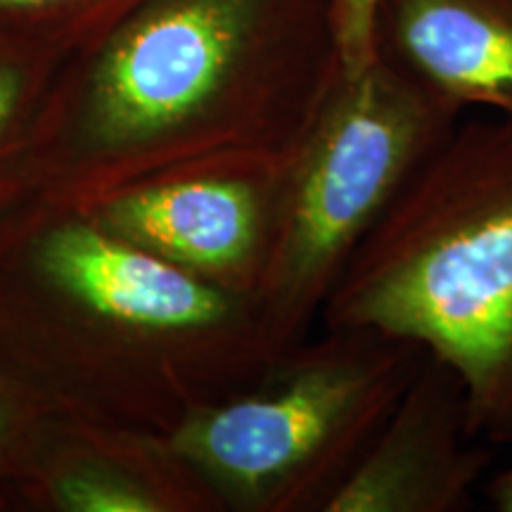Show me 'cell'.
Instances as JSON below:
<instances>
[{"label":"cell","instance_id":"277c9868","mask_svg":"<svg viewBox=\"0 0 512 512\" xmlns=\"http://www.w3.org/2000/svg\"><path fill=\"white\" fill-rule=\"evenodd\" d=\"M467 418L465 389L430 354L406 384L325 512H460L494 470Z\"/></svg>","mask_w":512,"mask_h":512},{"label":"cell","instance_id":"8fae6325","mask_svg":"<svg viewBox=\"0 0 512 512\" xmlns=\"http://www.w3.org/2000/svg\"><path fill=\"white\" fill-rule=\"evenodd\" d=\"M19 74L10 67H0V128L8 121L12 107L19 98Z\"/></svg>","mask_w":512,"mask_h":512},{"label":"cell","instance_id":"7a4b0ae2","mask_svg":"<svg viewBox=\"0 0 512 512\" xmlns=\"http://www.w3.org/2000/svg\"><path fill=\"white\" fill-rule=\"evenodd\" d=\"M463 112L380 57L342 72L283 176L261 275L275 339L325 309L358 247Z\"/></svg>","mask_w":512,"mask_h":512},{"label":"cell","instance_id":"6da1fadb","mask_svg":"<svg viewBox=\"0 0 512 512\" xmlns=\"http://www.w3.org/2000/svg\"><path fill=\"white\" fill-rule=\"evenodd\" d=\"M328 328L420 347L456 373L472 432L512 446V117L460 119L325 304Z\"/></svg>","mask_w":512,"mask_h":512},{"label":"cell","instance_id":"8992f818","mask_svg":"<svg viewBox=\"0 0 512 512\" xmlns=\"http://www.w3.org/2000/svg\"><path fill=\"white\" fill-rule=\"evenodd\" d=\"M41 261L62 290L128 325L216 337L242 316L238 292L86 226L50 235Z\"/></svg>","mask_w":512,"mask_h":512},{"label":"cell","instance_id":"ba28073f","mask_svg":"<svg viewBox=\"0 0 512 512\" xmlns=\"http://www.w3.org/2000/svg\"><path fill=\"white\" fill-rule=\"evenodd\" d=\"M57 498L76 512H147L159 508L155 498L145 496L136 486L98 472L64 477L57 484Z\"/></svg>","mask_w":512,"mask_h":512},{"label":"cell","instance_id":"7c38bea8","mask_svg":"<svg viewBox=\"0 0 512 512\" xmlns=\"http://www.w3.org/2000/svg\"><path fill=\"white\" fill-rule=\"evenodd\" d=\"M64 3V0H0V8L8 10H36V8H48V5Z\"/></svg>","mask_w":512,"mask_h":512},{"label":"cell","instance_id":"3957f363","mask_svg":"<svg viewBox=\"0 0 512 512\" xmlns=\"http://www.w3.org/2000/svg\"><path fill=\"white\" fill-rule=\"evenodd\" d=\"M328 330L271 387L185 422L178 456L247 508L304 501L323 510L425 354L375 330Z\"/></svg>","mask_w":512,"mask_h":512},{"label":"cell","instance_id":"9c48e42d","mask_svg":"<svg viewBox=\"0 0 512 512\" xmlns=\"http://www.w3.org/2000/svg\"><path fill=\"white\" fill-rule=\"evenodd\" d=\"M344 72H358L373 60V17L377 0H330Z\"/></svg>","mask_w":512,"mask_h":512},{"label":"cell","instance_id":"30bf717a","mask_svg":"<svg viewBox=\"0 0 512 512\" xmlns=\"http://www.w3.org/2000/svg\"><path fill=\"white\" fill-rule=\"evenodd\" d=\"M512 448V446H510ZM484 496L498 512H512V456L503 467H498L484 482Z\"/></svg>","mask_w":512,"mask_h":512},{"label":"cell","instance_id":"4fadbf2b","mask_svg":"<svg viewBox=\"0 0 512 512\" xmlns=\"http://www.w3.org/2000/svg\"><path fill=\"white\" fill-rule=\"evenodd\" d=\"M0 425H3V415H0Z\"/></svg>","mask_w":512,"mask_h":512},{"label":"cell","instance_id":"5b68a950","mask_svg":"<svg viewBox=\"0 0 512 512\" xmlns=\"http://www.w3.org/2000/svg\"><path fill=\"white\" fill-rule=\"evenodd\" d=\"M271 181L247 171L195 176L121 197L107 216L128 238L233 290L266 271L283 190Z\"/></svg>","mask_w":512,"mask_h":512},{"label":"cell","instance_id":"52a82bcc","mask_svg":"<svg viewBox=\"0 0 512 512\" xmlns=\"http://www.w3.org/2000/svg\"><path fill=\"white\" fill-rule=\"evenodd\" d=\"M373 57L463 110L512 117V0H377Z\"/></svg>","mask_w":512,"mask_h":512}]
</instances>
